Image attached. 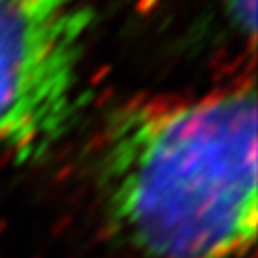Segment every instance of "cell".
Listing matches in <instances>:
<instances>
[{
    "label": "cell",
    "instance_id": "1",
    "mask_svg": "<svg viewBox=\"0 0 258 258\" xmlns=\"http://www.w3.org/2000/svg\"><path fill=\"white\" fill-rule=\"evenodd\" d=\"M98 184L144 258H243L258 230L254 84L122 103L105 122Z\"/></svg>",
    "mask_w": 258,
    "mask_h": 258
},
{
    "label": "cell",
    "instance_id": "2",
    "mask_svg": "<svg viewBox=\"0 0 258 258\" xmlns=\"http://www.w3.org/2000/svg\"><path fill=\"white\" fill-rule=\"evenodd\" d=\"M92 21L88 0H0V148L21 163L73 126Z\"/></svg>",
    "mask_w": 258,
    "mask_h": 258
},
{
    "label": "cell",
    "instance_id": "3",
    "mask_svg": "<svg viewBox=\"0 0 258 258\" xmlns=\"http://www.w3.org/2000/svg\"><path fill=\"white\" fill-rule=\"evenodd\" d=\"M233 27L252 42L256 37V0H220Z\"/></svg>",
    "mask_w": 258,
    "mask_h": 258
}]
</instances>
